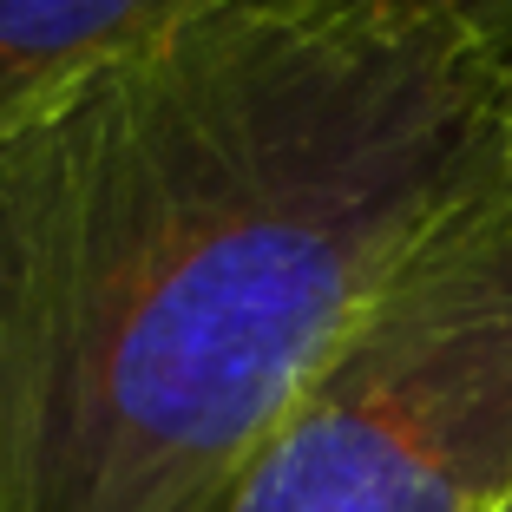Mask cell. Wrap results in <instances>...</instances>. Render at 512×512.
Listing matches in <instances>:
<instances>
[{"instance_id": "cell-3", "label": "cell", "mask_w": 512, "mask_h": 512, "mask_svg": "<svg viewBox=\"0 0 512 512\" xmlns=\"http://www.w3.org/2000/svg\"><path fill=\"white\" fill-rule=\"evenodd\" d=\"M204 0H0V138Z\"/></svg>"}, {"instance_id": "cell-2", "label": "cell", "mask_w": 512, "mask_h": 512, "mask_svg": "<svg viewBox=\"0 0 512 512\" xmlns=\"http://www.w3.org/2000/svg\"><path fill=\"white\" fill-rule=\"evenodd\" d=\"M512 506V158L427 224L224 512Z\"/></svg>"}, {"instance_id": "cell-5", "label": "cell", "mask_w": 512, "mask_h": 512, "mask_svg": "<svg viewBox=\"0 0 512 512\" xmlns=\"http://www.w3.org/2000/svg\"><path fill=\"white\" fill-rule=\"evenodd\" d=\"M499 145H506V158H512V60L499 66Z\"/></svg>"}, {"instance_id": "cell-6", "label": "cell", "mask_w": 512, "mask_h": 512, "mask_svg": "<svg viewBox=\"0 0 512 512\" xmlns=\"http://www.w3.org/2000/svg\"><path fill=\"white\" fill-rule=\"evenodd\" d=\"M506 512H512V506H506Z\"/></svg>"}, {"instance_id": "cell-1", "label": "cell", "mask_w": 512, "mask_h": 512, "mask_svg": "<svg viewBox=\"0 0 512 512\" xmlns=\"http://www.w3.org/2000/svg\"><path fill=\"white\" fill-rule=\"evenodd\" d=\"M499 151L447 27L204 0L0 138V512H224Z\"/></svg>"}, {"instance_id": "cell-4", "label": "cell", "mask_w": 512, "mask_h": 512, "mask_svg": "<svg viewBox=\"0 0 512 512\" xmlns=\"http://www.w3.org/2000/svg\"><path fill=\"white\" fill-rule=\"evenodd\" d=\"M335 7H375V14L427 20V27H447L453 40H467L473 53H486L493 66L512 60V0H335Z\"/></svg>"}]
</instances>
